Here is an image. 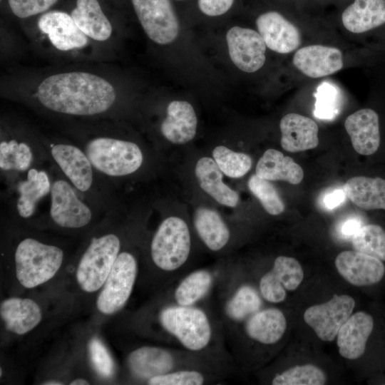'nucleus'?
Listing matches in <instances>:
<instances>
[{"label": "nucleus", "mask_w": 385, "mask_h": 385, "mask_svg": "<svg viewBox=\"0 0 385 385\" xmlns=\"http://www.w3.org/2000/svg\"><path fill=\"white\" fill-rule=\"evenodd\" d=\"M36 98L46 108L72 115H94L109 110L116 99L113 85L98 75L72 71L48 76Z\"/></svg>", "instance_id": "obj_1"}, {"label": "nucleus", "mask_w": 385, "mask_h": 385, "mask_svg": "<svg viewBox=\"0 0 385 385\" xmlns=\"http://www.w3.org/2000/svg\"><path fill=\"white\" fill-rule=\"evenodd\" d=\"M16 274L19 283L33 288L50 280L60 269L63 252L59 247L26 238L15 252Z\"/></svg>", "instance_id": "obj_2"}, {"label": "nucleus", "mask_w": 385, "mask_h": 385, "mask_svg": "<svg viewBox=\"0 0 385 385\" xmlns=\"http://www.w3.org/2000/svg\"><path fill=\"white\" fill-rule=\"evenodd\" d=\"M86 153L92 165L101 173L113 177L130 175L143 162V155L135 143L108 137L90 140Z\"/></svg>", "instance_id": "obj_3"}, {"label": "nucleus", "mask_w": 385, "mask_h": 385, "mask_svg": "<svg viewBox=\"0 0 385 385\" xmlns=\"http://www.w3.org/2000/svg\"><path fill=\"white\" fill-rule=\"evenodd\" d=\"M191 249V237L185 221L177 216L164 219L150 244L153 263L165 272H173L187 261Z\"/></svg>", "instance_id": "obj_4"}, {"label": "nucleus", "mask_w": 385, "mask_h": 385, "mask_svg": "<svg viewBox=\"0 0 385 385\" xmlns=\"http://www.w3.org/2000/svg\"><path fill=\"white\" fill-rule=\"evenodd\" d=\"M160 324L186 349L197 351L205 349L212 337L209 318L201 309L178 304L162 309Z\"/></svg>", "instance_id": "obj_5"}, {"label": "nucleus", "mask_w": 385, "mask_h": 385, "mask_svg": "<svg viewBox=\"0 0 385 385\" xmlns=\"http://www.w3.org/2000/svg\"><path fill=\"white\" fill-rule=\"evenodd\" d=\"M120 241L114 234L92 240L76 270V281L83 291L93 292L105 283L119 254Z\"/></svg>", "instance_id": "obj_6"}, {"label": "nucleus", "mask_w": 385, "mask_h": 385, "mask_svg": "<svg viewBox=\"0 0 385 385\" xmlns=\"http://www.w3.org/2000/svg\"><path fill=\"white\" fill-rule=\"evenodd\" d=\"M138 265L128 252L118 254L97 299V308L104 314L120 310L128 300L135 282Z\"/></svg>", "instance_id": "obj_7"}, {"label": "nucleus", "mask_w": 385, "mask_h": 385, "mask_svg": "<svg viewBox=\"0 0 385 385\" xmlns=\"http://www.w3.org/2000/svg\"><path fill=\"white\" fill-rule=\"evenodd\" d=\"M145 33L153 42L166 45L175 41L179 22L170 0H131Z\"/></svg>", "instance_id": "obj_8"}, {"label": "nucleus", "mask_w": 385, "mask_h": 385, "mask_svg": "<svg viewBox=\"0 0 385 385\" xmlns=\"http://www.w3.org/2000/svg\"><path fill=\"white\" fill-rule=\"evenodd\" d=\"M354 307L355 301L352 297L335 294L324 303L308 307L303 317L321 340L332 342L351 315Z\"/></svg>", "instance_id": "obj_9"}, {"label": "nucleus", "mask_w": 385, "mask_h": 385, "mask_svg": "<svg viewBox=\"0 0 385 385\" xmlns=\"http://www.w3.org/2000/svg\"><path fill=\"white\" fill-rule=\"evenodd\" d=\"M228 53L232 63L241 71L254 73L266 61V44L259 32L233 26L226 34Z\"/></svg>", "instance_id": "obj_10"}, {"label": "nucleus", "mask_w": 385, "mask_h": 385, "mask_svg": "<svg viewBox=\"0 0 385 385\" xmlns=\"http://www.w3.org/2000/svg\"><path fill=\"white\" fill-rule=\"evenodd\" d=\"M50 192V215L56 225L66 228H81L90 222L91 209L78 197L68 182L56 180Z\"/></svg>", "instance_id": "obj_11"}, {"label": "nucleus", "mask_w": 385, "mask_h": 385, "mask_svg": "<svg viewBox=\"0 0 385 385\" xmlns=\"http://www.w3.org/2000/svg\"><path fill=\"white\" fill-rule=\"evenodd\" d=\"M303 278L302 267L296 259L279 256L274 260L272 269L260 280V294L269 302H282L286 299L287 291L296 289Z\"/></svg>", "instance_id": "obj_12"}, {"label": "nucleus", "mask_w": 385, "mask_h": 385, "mask_svg": "<svg viewBox=\"0 0 385 385\" xmlns=\"http://www.w3.org/2000/svg\"><path fill=\"white\" fill-rule=\"evenodd\" d=\"M256 25L266 46L276 53H291L301 44V34L298 29L277 11H271L260 15Z\"/></svg>", "instance_id": "obj_13"}, {"label": "nucleus", "mask_w": 385, "mask_h": 385, "mask_svg": "<svg viewBox=\"0 0 385 385\" xmlns=\"http://www.w3.org/2000/svg\"><path fill=\"white\" fill-rule=\"evenodd\" d=\"M339 274L354 286L361 287L378 283L385 273L383 262L358 251H343L335 259Z\"/></svg>", "instance_id": "obj_14"}, {"label": "nucleus", "mask_w": 385, "mask_h": 385, "mask_svg": "<svg viewBox=\"0 0 385 385\" xmlns=\"http://www.w3.org/2000/svg\"><path fill=\"white\" fill-rule=\"evenodd\" d=\"M292 63L304 75L312 78L335 73L344 65L343 54L339 48L320 44L299 48L293 56Z\"/></svg>", "instance_id": "obj_15"}, {"label": "nucleus", "mask_w": 385, "mask_h": 385, "mask_svg": "<svg viewBox=\"0 0 385 385\" xmlns=\"http://www.w3.org/2000/svg\"><path fill=\"white\" fill-rule=\"evenodd\" d=\"M38 27L48 36L51 43L62 51L81 48L88 43V37L66 12L51 11L42 14Z\"/></svg>", "instance_id": "obj_16"}, {"label": "nucleus", "mask_w": 385, "mask_h": 385, "mask_svg": "<svg viewBox=\"0 0 385 385\" xmlns=\"http://www.w3.org/2000/svg\"><path fill=\"white\" fill-rule=\"evenodd\" d=\"M355 151L362 155L375 153L381 144L379 116L371 108H362L349 115L344 121Z\"/></svg>", "instance_id": "obj_17"}, {"label": "nucleus", "mask_w": 385, "mask_h": 385, "mask_svg": "<svg viewBox=\"0 0 385 385\" xmlns=\"http://www.w3.org/2000/svg\"><path fill=\"white\" fill-rule=\"evenodd\" d=\"M51 153L73 185L81 192L88 191L93 183V165L86 153L69 144H56Z\"/></svg>", "instance_id": "obj_18"}, {"label": "nucleus", "mask_w": 385, "mask_h": 385, "mask_svg": "<svg viewBox=\"0 0 385 385\" xmlns=\"http://www.w3.org/2000/svg\"><path fill=\"white\" fill-rule=\"evenodd\" d=\"M282 148L297 153L315 148L319 144L317 124L307 116L290 113L279 122Z\"/></svg>", "instance_id": "obj_19"}, {"label": "nucleus", "mask_w": 385, "mask_h": 385, "mask_svg": "<svg viewBox=\"0 0 385 385\" xmlns=\"http://www.w3.org/2000/svg\"><path fill=\"white\" fill-rule=\"evenodd\" d=\"M197 118L193 106L185 101H173L160 125L163 137L173 144H185L195 136Z\"/></svg>", "instance_id": "obj_20"}, {"label": "nucleus", "mask_w": 385, "mask_h": 385, "mask_svg": "<svg viewBox=\"0 0 385 385\" xmlns=\"http://www.w3.org/2000/svg\"><path fill=\"white\" fill-rule=\"evenodd\" d=\"M374 328L373 317L364 312L351 314L339 329L337 344L340 355L348 359L361 357Z\"/></svg>", "instance_id": "obj_21"}, {"label": "nucleus", "mask_w": 385, "mask_h": 385, "mask_svg": "<svg viewBox=\"0 0 385 385\" xmlns=\"http://www.w3.org/2000/svg\"><path fill=\"white\" fill-rule=\"evenodd\" d=\"M195 175L200 188L217 202L229 207L238 205L239 194L224 183V174L212 158H200L195 164Z\"/></svg>", "instance_id": "obj_22"}, {"label": "nucleus", "mask_w": 385, "mask_h": 385, "mask_svg": "<svg viewBox=\"0 0 385 385\" xmlns=\"http://www.w3.org/2000/svg\"><path fill=\"white\" fill-rule=\"evenodd\" d=\"M0 314L6 329L18 335L31 331L42 319L38 304L28 298L11 297L2 301Z\"/></svg>", "instance_id": "obj_23"}, {"label": "nucleus", "mask_w": 385, "mask_h": 385, "mask_svg": "<svg viewBox=\"0 0 385 385\" xmlns=\"http://www.w3.org/2000/svg\"><path fill=\"white\" fill-rule=\"evenodd\" d=\"M344 28L363 34L385 25V0H354L342 14Z\"/></svg>", "instance_id": "obj_24"}, {"label": "nucleus", "mask_w": 385, "mask_h": 385, "mask_svg": "<svg viewBox=\"0 0 385 385\" xmlns=\"http://www.w3.org/2000/svg\"><path fill=\"white\" fill-rule=\"evenodd\" d=\"M71 16L78 29L91 39L105 41L112 34V25L98 0H77Z\"/></svg>", "instance_id": "obj_25"}, {"label": "nucleus", "mask_w": 385, "mask_h": 385, "mask_svg": "<svg viewBox=\"0 0 385 385\" xmlns=\"http://www.w3.org/2000/svg\"><path fill=\"white\" fill-rule=\"evenodd\" d=\"M347 198L366 210H385V179L355 176L343 185Z\"/></svg>", "instance_id": "obj_26"}, {"label": "nucleus", "mask_w": 385, "mask_h": 385, "mask_svg": "<svg viewBox=\"0 0 385 385\" xmlns=\"http://www.w3.org/2000/svg\"><path fill=\"white\" fill-rule=\"evenodd\" d=\"M255 174L265 180H282L292 185L300 183L304 178L302 167L294 160L275 149H268L257 163Z\"/></svg>", "instance_id": "obj_27"}, {"label": "nucleus", "mask_w": 385, "mask_h": 385, "mask_svg": "<svg viewBox=\"0 0 385 385\" xmlns=\"http://www.w3.org/2000/svg\"><path fill=\"white\" fill-rule=\"evenodd\" d=\"M193 223L197 235L209 250L220 251L229 242L230 229L215 210L204 206L197 207L194 212Z\"/></svg>", "instance_id": "obj_28"}, {"label": "nucleus", "mask_w": 385, "mask_h": 385, "mask_svg": "<svg viewBox=\"0 0 385 385\" xmlns=\"http://www.w3.org/2000/svg\"><path fill=\"white\" fill-rule=\"evenodd\" d=\"M128 361L134 375L148 380L172 371L175 365L170 351L155 346H143L133 351Z\"/></svg>", "instance_id": "obj_29"}, {"label": "nucleus", "mask_w": 385, "mask_h": 385, "mask_svg": "<svg viewBox=\"0 0 385 385\" xmlns=\"http://www.w3.org/2000/svg\"><path fill=\"white\" fill-rule=\"evenodd\" d=\"M286 328L285 316L276 308L257 312L248 318L245 327L250 339L263 344H273L279 341Z\"/></svg>", "instance_id": "obj_30"}, {"label": "nucleus", "mask_w": 385, "mask_h": 385, "mask_svg": "<svg viewBox=\"0 0 385 385\" xmlns=\"http://www.w3.org/2000/svg\"><path fill=\"white\" fill-rule=\"evenodd\" d=\"M51 188L49 178L44 171L30 169L26 180L18 186L19 196L16 207L19 215L24 218L31 217L37 202L50 192Z\"/></svg>", "instance_id": "obj_31"}, {"label": "nucleus", "mask_w": 385, "mask_h": 385, "mask_svg": "<svg viewBox=\"0 0 385 385\" xmlns=\"http://www.w3.org/2000/svg\"><path fill=\"white\" fill-rule=\"evenodd\" d=\"M212 280V274L205 270H198L190 273L181 280L175 289L174 298L176 304L193 306L207 294Z\"/></svg>", "instance_id": "obj_32"}, {"label": "nucleus", "mask_w": 385, "mask_h": 385, "mask_svg": "<svg viewBox=\"0 0 385 385\" xmlns=\"http://www.w3.org/2000/svg\"><path fill=\"white\" fill-rule=\"evenodd\" d=\"M262 299L251 286L240 287L226 303L227 316L235 322H241L260 310Z\"/></svg>", "instance_id": "obj_33"}, {"label": "nucleus", "mask_w": 385, "mask_h": 385, "mask_svg": "<svg viewBox=\"0 0 385 385\" xmlns=\"http://www.w3.org/2000/svg\"><path fill=\"white\" fill-rule=\"evenodd\" d=\"M356 251L385 261V230L375 224L364 225L351 238Z\"/></svg>", "instance_id": "obj_34"}, {"label": "nucleus", "mask_w": 385, "mask_h": 385, "mask_svg": "<svg viewBox=\"0 0 385 385\" xmlns=\"http://www.w3.org/2000/svg\"><path fill=\"white\" fill-rule=\"evenodd\" d=\"M212 155L222 173L231 178L243 177L252 168V160L249 155L235 152L225 145L216 146Z\"/></svg>", "instance_id": "obj_35"}, {"label": "nucleus", "mask_w": 385, "mask_h": 385, "mask_svg": "<svg viewBox=\"0 0 385 385\" xmlns=\"http://www.w3.org/2000/svg\"><path fill=\"white\" fill-rule=\"evenodd\" d=\"M327 381L325 373L313 364L297 365L276 374L273 385H323Z\"/></svg>", "instance_id": "obj_36"}, {"label": "nucleus", "mask_w": 385, "mask_h": 385, "mask_svg": "<svg viewBox=\"0 0 385 385\" xmlns=\"http://www.w3.org/2000/svg\"><path fill=\"white\" fill-rule=\"evenodd\" d=\"M33 160L32 150L26 143L15 140L1 141L0 143V168L4 170H27Z\"/></svg>", "instance_id": "obj_37"}, {"label": "nucleus", "mask_w": 385, "mask_h": 385, "mask_svg": "<svg viewBox=\"0 0 385 385\" xmlns=\"http://www.w3.org/2000/svg\"><path fill=\"white\" fill-rule=\"evenodd\" d=\"M250 192L259 200L265 210L272 215L284 211L285 205L274 185L270 181L252 175L247 183Z\"/></svg>", "instance_id": "obj_38"}, {"label": "nucleus", "mask_w": 385, "mask_h": 385, "mask_svg": "<svg viewBox=\"0 0 385 385\" xmlns=\"http://www.w3.org/2000/svg\"><path fill=\"white\" fill-rule=\"evenodd\" d=\"M316 98L314 114L320 119H332L339 112L338 93L334 86L323 83L314 94Z\"/></svg>", "instance_id": "obj_39"}, {"label": "nucleus", "mask_w": 385, "mask_h": 385, "mask_svg": "<svg viewBox=\"0 0 385 385\" xmlns=\"http://www.w3.org/2000/svg\"><path fill=\"white\" fill-rule=\"evenodd\" d=\"M205 376L196 370H179L153 376L148 380L151 385H200Z\"/></svg>", "instance_id": "obj_40"}, {"label": "nucleus", "mask_w": 385, "mask_h": 385, "mask_svg": "<svg viewBox=\"0 0 385 385\" xmlns=\"http://www.w3.org/2000/svg\"><path fill=\"white\" fill-rule=\"evenodd\" d=\"M88 352L96 372L102 377H111L114 371L113 361L101 341L98 338L91 339L88 343Z\"/></svg>", "instance_id": "obj_41"}, {"label": "nucleus", "mask_w": 385, "mask_h": 385, "mask_svg": "<svg viewBox=\"0 0 385 385\" xmlns=\"http://www.w3.org/2000/svg\"><path fill=\"white\" fill-rule=\"evenodd\" d=\"M58 0H8L12 13L21 19L43 13Z\"/></svg>", "instance_id": "obj_42"}, {"label": "nucleus", "mask_w": 385, "mask_h": 385, "mask_svg": "<svg viewBox=\"0 0 385 385\" xmlns=\"http://www.w3.org/2000/svg\"><path fill=\"white\" fill-rule=\"evenodd\" d=\"M234 0H198V7L205 15L217 16L226 13L232 6Z\"/></svg>", "instance_id": "obj_43"}, {"label": "nucleus", "mask_w": 385, "mask_h": 385, "mask_svg": "<svg viewBox=\"0 0 385 385\" xmlns=\"http://www.w3.org/2000/svg\"><path fill=\"white\" fill-rule=\"evenodd\" d=\"M362 225V221L358 217H349L341 222L338 232L343 237L351 239Z\"/></svg>", "instance_id": "obj_44"}, {"label": "nucleus", "mask_w": 385, "mask_h": 385, "mask_svg": "<svg viewBox=\"0 0 385 385\" xmlns=\"http://www.w3.org/2000/svg\"><path fill=\"white\" fill-rule=\"evenodd\" d=\"M346 194L343 188H335L324 194L322 202L324 207L332 210L341 205L345 200Z\"/></svg>", "instance_id": "obj_45"}, {"label": "nucleus", "mask_w": 385, "mask_h": 385, "mask_svg": "<svg viewBox=\"0 0 385 385\" xmlns=\"http://www.w3.org/2000/svg\"><path fill=\"white\" fill-rule=\"evenodd\" d=\"M71 385H86L89 384V382L83 379H76L70 382Z\"/></svg>", "instance_id": "obj_46"}, {"label": "nucleus", "mask_w": 385, "mask_h": 385, "mask_svg": "<svg viewBox=\"0 0 385 385\" xmlns=\"http://www.w3.org/2000/svg\"><path fill=\"white\" fill-rule=\"evenodd\" d=\"M63 383L58 381L51 380L43 383V385H62Z\"/></svg>", "instance_id": "obj_47"}, {"label": "nucleus", "mask_w": 385, "mask_h": 385, "mask_svg": "<svg viewBox=\"0 0 385 385\" xmlns=\"http://www.w3.org/2000/svg\"><path fill=\"white\" fill-rule=\"evenodd\" d=\"M0 373H1L0 376H2V369H0Z\"/></svg>", "instance_id": "obj_48"}]
</instances>
